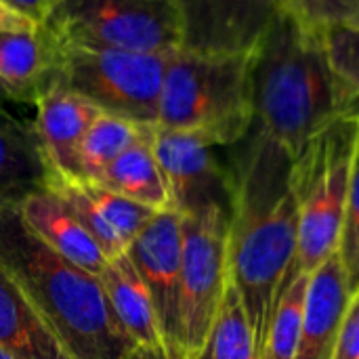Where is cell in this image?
Wrapping results in <instances>:
<instances>
[{
	"label": "cell",
	"instance_id": "15",
	"mask_svg": "<svg viewBox=\"0 0 359 359\" xmlns=\"http://www.w3.org/2000/svg\"><path fill=\"white\" fill-rule=\"evenodd\" d=\"M351 292L337 252L307 280L299 349L294 359H332Z\"/></svg>",
	"mask_w": 359,
	"mask_h": 359
},
{
	"label": "cell",
	"instance_id": "27",
	"mask_svg": "<svg viewBox=\"0 0 359 359\" xmlns=\"http://www.w3.org/2000/svg\"><path fill=\"white\" fill-rule=\"evenodd\" d=\"M303 23L324 32L359 13V0H290L288 4Z\"/></svg>",
	"mask_w": 359,
	"mask_h": 359
},
{
	"label": "cell",
	"instance_id": "9",
	"mask_svg": "<svg viewBox=\"0 0 359 359\" xmlns=\"http://www.w3.org/2000/svg\"><path fill=\"white\" fill-rule=\"evenodd\" d=\"M154 151L170 194V208L181 215L212 204L231 206L233 175L215 154V145L187 133L154 126Z\"/></svg>",
	"mask_w": 359,
	"mask_h": 359
},
{
	"label": "cell",
	"instance_id": "25",
	"mask_svg": "<svg viewBox=\"0 0 359 359\" xmlns=\"http://www.w3.org/2000/svg\"><path fill=\"white\" fill-rule=\"evenodd\" d=\"M88 198L93 200L95 208L101 212V217L107 221V225L120 236V240L128 244L135 240V236L151 221V217L158 212L154 208H147L135 200H128L124 196H118L97 183H86L82 181Z\"/></svg>",
	"mask_w": 359,
	"mask_h": 359
},
{
	"label": "cell",
	"instance_id": "19",
	"mask_svg": "<svg viewBox=\"0 0 359 359\" xmlns=\"http://www.w3.org/2000/svg\"><path fill=\"white\" fill-rule=\"evenodd\" d=\"M151 139L154 130L149 137L118 156L95 183L147 208L166 210L170 208V194L158 164Z\"/></svg>",
	"mask_w": 359,
	"mask_h": 359
},
{
	"label": "cell",
	"instance_id": "1",
	"mask_svg": "<svg viewBox=\"0 0 359 359\" xmlns=\"http://www.w3.org/2000/svg\"><path fill=\"white\" fill-rule=\"evenodd\" d=\"M255 133L231 168L227 261L259 349L276 301L294 265L299 217L290 189L292 158Z\"/></svg>",
	"mask_w": 359,
	"mask_h": 359
},
{
	"label": "cell",
	"instance_id": "21",
	"mask_svg": "<svg viewBox=\"0 0 359 359\" xmlns=\"http://www.w3.org/2000/svg\"><path fill=\"white\" fill-rule=\"evenodd\" d=\"M191 359H261L257 337L231 280L204 345Z\"/></svg>",
	"mask_w": 359,
	"mask_h": 359
},
{
	"label": "cell",
	"instance_id": "2",
	"mask_svg": "<svg viewBox=\"0 0 359 359\" xmlns=\"http://www.w3.org/2000/svg\"><path fill=\"white\" fill-rule=\"evenodd\" d=\"M252 130L292 160L332 120L347 116L322 34L282 6L252 55Z\"/></svg>",
	"mask_w": 359,
	"mask_h": 359
},
{
	"label": "cell",
	"instance_id": "20",
	"mask_svg": "<svg viewBox=\"0 0 359 359\" xmlns=\"http://www.w3.org/2000/svg\"><path fill=\"white\" fill-rule=\"evenodd\" d=\"M151 130L154 126L99 111L78 149V181L95 183L118 156L149 137Z\"/></svg>",
	"mask_w": 359,
	"mask_h": 359
},
{
	"label": "cell",
	"instance_id": "8",
	"mask_svg": "<svg viewBox=\"0 0 359 359\" xmlns=\"http://www.w3.org/2000/svg\"><path fill=\"white\" fill-rule=\"evenodd\" d=\"M229 208L212 204L183 215V267L177 347L191 359L204 345L229 284Z\"/></svg>",
	"mask_w": 359,
	"mask_h": 359
},
{
	"label": "cell",
	"instance_id": "34",
	"mask_svg": "<svg viewBox=\"0 0 359 359\" xmlns=\"http://www.w3.org/2000/svg\"><path fill=\"white\" fill-rule=\"evenodd\" d=\"M0 206H2V204H0Z\"/></svg>",
	"mask_w": 359,
	"mask_h": 359
},
{
	"label": "cell",
	"instance_id": "31",
	"mask_svg": "<svg viewBox=\"0 0 359 359\" xmlns=\"http://www.w3.org/2000/svg\"><path fill=\"white\" fill-rule=\"evenodd\" d=\"M38 23H34L32 19H27L25 15L17 13L15 8H11L8 4H4L0 0V32H13V29H32Z\"/></svg>",
	"mask_w": 359,
	"mask_h": 359
},
{
	"label": "cell",
	"instance_id": "4",
	"mask_svg": "<svg viewBox=\"0 0 359 359\" xmlns=\"http://www.w3.org/2000/svg\"><path fill=\"white\" fill-rule=\"evenodd\" d=\"M252 55L175 50L156 126L196 135L215 147L244 141L255 124Z\"/></svg>",
	"mask_w": 359,
	"mask_h": 359
},
{
	"label": "cell",
	"instance_id": "24",
	"mask_svg": "<svg viewBox=\"0 0 359 359\" xmlns=\"http://www.w3.org/2000/svg\"><path fill=\"white\" fill-rule=\"evenodd\" d=\"M48 187L74 212V217L80 221V225L88 231V236L97 242V246L103 250V255L107 259H116L122 252H126V244L120 240V236L107 225V221L95 208V204L88 198L82 181H69V179H57V177H53V181H50Z\"/></svg>",
	"mask_w": 359,
	"mask_h": 359
},
{
	"label": "cell",
	"instance_id": "33",
	"mask_svg": "<svg viewBox=\"0 0 359 359\" xmlns=\"http://www.w3.org/2000/svg\"><path fill=\"white\" fill-rule=\"evenodd\" d=\"M278 2H280L282 6H288V4H290V0H278Z\"/></svg>",
	"mask_w": 359,
	"mask_h": 359
},
{
	"label": "cell",
	"instance_id": "14",
	"mask_svg": "<svg viewBox=\"0 0 359 359\" xmlns=\"http://www.w3.org/2000/svg\"><path fill=\"white\" fill-rule=\"evenodd\" d=\"M17 210L27 229L55 255L93 276L103 273L109 259L50 187L23 198Z\"/></svg>",
	"mask_w": 359,
	"mask_h": 359
},
{
	"label": "cell",
	"instance_id": "3",
	"mask_svg": "<svg viewBox=\"0 0 359 359\" xmlns=\"http://www.w3.org/2000/svg\"><path fill=\"white\" fill-rule=\"evenodd\" d=\"M0 263L72 359H122L135 347L111 311L101 278L44 246L17 204L0 206Z\"/></svg>",
	"mask_w": 359,
	"mask_h": 359
},
{
	"label": "cell",
	"instance_id": "32",
	"mask_svg": "<svg viewBox=\"0 0 359 359\" xmlns=\"http://www.w3.org/2000/svg\"><path fill=\"white\" fill-rule=\"evenodd\" d=\"M0 359H15V358H13V355H11V353L4 349V347H0Z\"/></svg>",
	"mask_w": 359,
	"mask_h": 359
},
{
	"label": "cell",
	"instance_id": "28",
	"mask_svg": "<svg viewBox=\"0 0 359 359\" xmlns=\"http://www.w3.org/2000/svg\"><path fill=\"white\" fill-rule=\"evenodd\" d=\"M332 359H359V292H355L341 320Z\"/></svg>",
	"mask_w": 359,
	"mask_h": 359
},
{
	"label": "cell",
	"instance_id": "22",
	"mask_svg": "<svg viewBox=\"0 0 359 359\" xmlns=\"http://www.w3.org/2000/svg\"><path fill=\"white\" fill-rule=\"evenodd\" d=\"M307 280L309 276L303 273H290L286 278L261 345V359L297 358Z\"/></svg>",
	"mask_w": 359,
	"mask_h": 359
},
{
	"label": "cell",
	"instance_id": "17",
	"mask_svg": "<svg viewBox=\"0 0 359 359\" xmlns=\"http://www.w3.org/2000/svg\"><path fill=\"white\" fill-rule=\"evenodd\" d=\"M0 347L15 359H72L0 263Z\"/></svg>",
	"mask_w": 359,
	"mask_h": 359
},
{
	"label": "cell",
	"instance_id": "7",
	"mask_svg": "<svg viewBox=\"0 0 359 359\" xmlns=\"http://www.w3.org/2000/svg\"><path fill=\"white\" fill-rule=\"evenodd\" d=\"M42 25L69 46L137 53L181 48L175 0H53Z\"/></svg>",
	"mask_w": 359,
	"mask_h": 359
},
{
	"label": "cell",
	"instance_id": "16",
	"mask_svg": "<svg viewBox=\"0 0 359 359\" xmlns=\"http://www.w3.org/2000/svg\"><path fill=\"white\" fill-rule=\"evenodd\" d=\"M50 181L53 172L34 124L0 109V204H19L29 194L46 189Z\"/></svg>",
	"mask_w": 359,
	"mask_h": 359
},
{
	"label": "cell",
	"instance_id": "26",
	"mask_svg": "<svg viewBox=\"0 0 359 359\" xmlns=\"http://www.w3.org/2000/svg\"><path fill=\"white\" fill-rule=\"evenodd\" d=\"M337 257L343 267L347 286L351 297L359 292V130L358 143H355V156L351 166V181H349V194L345 202V215L337 246Z\"/></svg>",
	"mask_w": 359,
	"mask_h": 359
},
{
	"label": "cell",
	"instance_id": "6",
	"mask_svg": "<svg viewBox=\"0 0 359 359\" xmlns=\"http://www.w3.org/2000/svg\"><path fill=\"white\" fill-rule=\"evenodd\" d=\"M172 53H137L63 44L57 80L99 111L156 126Z\"/></svg>",
	"mask_w": 359,
	"mask_h": 359
},
{
	"label": "cell",
	"instance_id": "18",
	"mask_svg": "<svg viewBox=\"0 0 359 359\" xmlns=\"http://www.w3.org/2000/svg\"><path fill=\"white\" fill-rule=\"evenodd\" d=\"M105 288L107 301L122 330L135 345L164 343L162 328L156 316V307L147 286L137 273L126 252L109 259L99 276Z\"/></svg>",
	"mask_w": 359,
	"mask_h": 359
},
{
	"label": "cell",
	"instance_id": "12",
	"mask_svg": "<svg viewBox=\"0 0 359 359\" xmlns=\"http://www.w3.org/2000/svg\"><path fill=\"white\" fill-rule=\"evenodd\" d=\"M34 130L46 164L57 179L78 181V149L99 109L55 80L36 99Z\"/></svg>",
	"mask_w": 359,
	"mask_h": 359
},
{
	"label": "cell",
	"instance_id": "23",
	"mask_svg": "<svg viewBox=\"0 0 359 359\" xmlns=\"http://www.w3.org/2000/svg\"><path fill=\"white\" fill-rule=\"evenodd\" d=\"M320 34L341 86L345 111L359 118V13Z\"/></svg>",
	"mask_w": 359,
	"mask_h": 359
},
{
	"label": "cell",
	"instance_id": "10",
	"mask_svg": "<svg viewBox=\"0 0 359 359\" xmlns=\"http://www.w3.org/2000/svg\"><path fill=\"white\" fill-rule=\"evenodd\" d=\"M181 48L194 53H255L282 8L278 0H175Z\"/></svg>",
	"mask_w": 359,
	"mask_h": 359
},
{
	"label": "cell",
	"instance_id": "5",
	"mask_svg": "<svg viewBox=\"0 0 359 359\" xmlns=\"http://www.w3.org/2000/svg\"><path fill=\"white\" fill-rule=\"evenodd\" d=\"M358 130V116H341L313 135L292 160L290 189L299 217V244L290 273L311 276L337 252Z\"/></svg>",
	"mask_w": 359,
	"mask_h": 359
},
{
	"label": "cell",
	"instance_id": "13",
	"mask_svg": "<svg viewBox=\"0 0 359 359\" xmlns=\"http://www.w3.org/2000/svg\"><path fill=\"white\" fill-rule=\"evenodd\" d=\"M63 44L55 34L36 25L32 29L0 32V88L19 103L36 99L57 80Z\"/></svg>",
	"mask_w": 359,
	"mask_h": 359
},
{
	"label": "cell",
	"instance_id": "11",
	"mask_svg": "<svg viewBox=\"0 0 359 359\" xmlns=\"http://www.w3.org/2000/svg\"><path fill=\"white\" fill-rule=\"evenodd\" d=\"M137 273L147 286L164 343L177 353L179 288L183 267V215L175 208L158 210L126 248Z\"/></svg>",
	"mask_w": 359,
	"mask_h": 359
},
{
	"label": "cell",
	"instance_id": "30",
	"mask_svg": "<svg viewBox=\"0 0 359 359\" xmlns=\"http://www.w3.org/2000/svg\"><path fill=\"white\" fill-rule=\"evenodd\" d=\"M122 359H185L175 349H170L166 343L156 345H135Z\"/></svg>",
	"mask_w": 359,
	"mask_h": 359
},
{
	"label": "cell",
	"instance_id": "29",
	"mask_svg": "<svg viewBox=\"0 0 359 359\" xmlns=\"http://www.w3.org/2000/svg\"><path fill=\"white\" fill-rule=\"evenodd\" d=\"M4 4H8L11 8H15L17 13L25 15L27 19H32L34 23L42 25L50 13L53 0H2Z\"/></svg>",
	"mask_w": 359,
	"mask_h": 359
}]
</instances>
